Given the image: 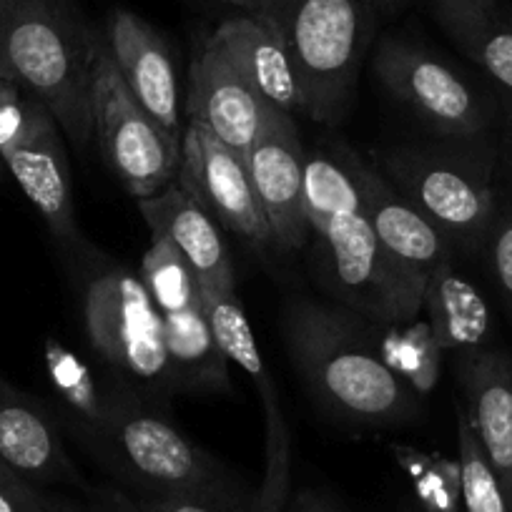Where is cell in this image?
<instances>
[{
  "mask_svg": "<svg viewBox=\"0 0 512 512\" xmlns=\"http://www.w3.org/2000/svg\"><path fill=\"white\" fill-rule=\"evenodd\" d=\"M93 136L111 174L136 201L176 181L181 139L166 131L128 91L106 38L98 41L93 63Z\"/></svg>",
  "mask_w": 512,
  "mask_h": 512,
  "instance_id": "9c48e42d",
  "label": "cell"
},
{
  "mask_svg": "<svg viewBox=\"0 0 512 512\" xmlns=\"http://www.w3.org/2000/svg\"><path fill=\"white\" fill-rule=\"evenodd\" d=\"M88 455L136 500L199 497L229 507H251L254 495L221 462L189 440L169 415L154 410L108 377L103 427Z\"/></svg>",
  "mask_w": 512,
  "mask_h": 512,
  "instance_id": "3957f363",
  "label": "cell"
},
{
  "mask_svg": "<svg viewBox=\"0 0 512 512\" xmlns=\"http://www.w3.org/2000/svg\"><path fill=\"white\" fill-rule=\"evenodd\" d=\"M13 181L21 186L33 209L46 221L53 239L66 249V254L81 249L83 241L78 231L76 204H73V184L68 171L63 131L56 121H48L33 136L13 149L0 154Z\"/></svg>",
  "mask_w": 512,
  "mask_h": 512,
  "instance_id": "ac0fdd59",
  "label": "cell"
},
{
  "mask_svg": "<svg viewBox=\"0 0 512 512\" xmlns=\"http://www.w3.org/2000/svg\"><path fill=\"white\" fill-rule=\"evenodd\" d=\"M106 46L136 101L181 139L179 73L164 36L134 11L113 8L106 23Z\"/></svg>",
  "mask_w": 512,
  "mask_h": 512,
  "instance_id": "4fadbf2b",
  "label": "cell"
},
{
  "mask_svg": "<svg viewBox=\"0 0 512 512\" xmlns=\"http://www.w3.org/2000/svg\"><path fill=\"white\" fill-rule=\"evenodd\" d=\"M377 171L452 241L457 254L482 256L500 191L497 134L390 146L377 154Z\"/></svg>",
  "mask_w": 512,
  "mask_h": 512,
  "instance_id": "8992f818",
  "label": "cell"
},
{
  "mask_svg": "<svg viewBox=\"0 0 512 512\" xmlns=\"http://www.w3.org/2000/svg\"><path fill=\"white\" fill-rule=\"evenodd\" d=\"M287 512H344L329 495L317 490H302L292 495Z\"/></svg>",
  "mask_w": 512,
  "mask_h": 512,
  "instance_id": "d6a6232c",
  "label": "cell"
},
{
  "mask_svg": "<svg viewBox=\"0 0 512 512\" xmlns=\"http://www.w3.org/2000/svg\"><path fill=\"white\" fill-rule=\"evenodd\" d=\"M98 41L71 0H11L0 73L43 103L81 149L93 139Z\"/></svg>",
  "mask_w": 512,
  "mask_h": 512,
  "instance_id": "5b68a950",
  "label": "cell"
},
{
  "mask_svg": "<svg viewBox=\"0 0 512 512\" xmlns=\"http://www.w3.org/2000/svg\"><path fill=\"white\" fill-rule=\"evenodd\" d=\"M246 164L272 231V241L282 249H302L312 236L304 211L307 151L292 113L279 111L269 103L264 106L262 123Z\"/></svg>",
  "mask_w": 512,
  "mask_h": 512,
  "instance_id": "7c38bea8",
  "label": "cell"
},
{
  "mask_svg": "<svg viewBox=\"0 0 512 512\" xmlns=\"http://www.w3.org/2000/svg\"><path fill=\"white\" fill-rule=\"evenodd\" d=\"M374 327L342 304L312 299H294L284 314L294 367L324 412L349 425H407L420 417V395L387 364Z\"/></svg>",
  "mask_w": 512,
  "mask_h": 512,
  "instance_id": "7a4b0ae2",
  "label": "cell"
},
{
  "mask_svg": "<svg viewBox=\"0 0 512 512\" xmlns=\"http://www.w3.org/2000/svg\"><path fill=\"white\" fill-rule=\"evenodd\" d=\"M48 384L53 392V417L61 425L63 435L76 437L78 445L88 452L103 427L108 405V374L96 372L83 357L58 339H48L43 349Z\"/></svg>",
  "mask_w": 512,
  "mask_h": 512,
  "instance_id": "7402d4cb",
  "label": "cell"
},
{
  "mask_svg": "<svg viewBox=\"0 0 512 512\" xmlns=\"http://www.w3.org/2000/svg\"><path fill=\"white\" fill-rule=\"evenodd\" d=\"M497 88L500 98V126H497V146H500V176H505L502 189L512 191V91Z\"/></svg>",
  "mask_w": 512,
  "mask_h": 512,
  "instance_id": "4dcf8cb0",
  "label": "cell"
},
{
  "mask_svg": "<svg viewBox=\"0 0 512 512\" xmlns=\"http://www.w3.org/2000/svg\"><path fill=\"white\" fill-rule=\"evenodd\" d=\"M88 512H139L136 500L126 492L118 490H98L91 495Z\"/></svg>",
  "mask_w": 512,
  "mask_h": 512,
  "instance_id": "1f68e13d",
  "label": "cell"
},
{
  "mask_svg": "<svg viewBox=\"0 0 512 512\" xmlns=\"http://www.w3.org/2000/svg\"><path fill=\"white\" fill-rule=\"evenodd\" d=\"M139 211L151 234L171 241L189 262L201 289L236 292V274L219 221L179 181L149 199H139Z\"/></svg>",
  "mask_w": 512,
  "mask_h": 512,
  "instance_id": "d6986e66",
  "label": "cell"
},
{
  "mask_svg": "<svg viewBox=\"0 0 512 512\" xmlns=\"http://www.w3.org/2000/svg\"><path fill=\"white\" fill-rule=\"evenodd\" d=\"M264 106L267 103L246 83L239 68L206 38L189 71V118L204 123L216 139L246 159L262 123Z\"/></svg>",
  "mask_w": 512,
  "mask_h": 512,
  "instance_id": "e0dca14e",
  "label": "cell"
},
{
  "mask_svg": "<svg viewBox=\"0 0 512 512\" xmlns=\"http://www.w3.org/2000/svg\"><path fill=\"white\" fill-rule=\"evenodd\" d=\"M437 26L495 86L512 91V11L505 0H427Z\"/></svg>",
  "mask_w": 512,
  "mask_h": 512,
  "instance_id": "44dd1931",
  "label": "cell"
},
{
  "mask_svg": "<svg viewBox=\"0 0 512 512\" xmlns=\"http://www.w3.org/2000/svg\"><path fill=\"white\" fill-rule=\"evenodd\" d=\"M457 462L465 512H510L500 480L462 407H457Z\"/></svg>",
  "mask_w": 512,
  "mask_h": 512,
  "instance_id": "484cf974",
  "label": "cell"
},
{
  "mask_svg": "<svg viewBox=\"0 0 512 512\" xmlns=\"http://www.w3.org/2000/svg\"><path fill=\"white\" fill-rule=\"evenodd\" d=\"M139 277L161 317L186 312L201 302L199 282L189 262L164 236L151 234V246L141 256Z\"/></svg>",
  "mask_w": 512,
  "mask_h": 512,
  "instance_id": "d4e9b609",
  "label": "cell"
},
{
  "mask_svg": "<svg viewBox=\"0 0 512 512\" xmlns=\"http://www.w3.org/2000/svg\"><path fill=\"white\" fill-rule=\"evenodd\" d=\"M48 121L56 118L46 111V106L38 103L21 83L0 73V154L26 141Z\"/></svg>",
  "mask_w": 512,
  "mask_h": 512,
  "instance_id": "4316f807",
  "label": "cell"
},
{
  "mask_svg": "<svg viewBox=\"0 0 512 512\" xmlns=\"http://www.w3.org/2000/svg\"><path fill=\"white\" fill-rule=\"evenodd\" d=\"M259 18L287 46L302 93V113L319 123L342 121L377 33L369 0H272Z\"/></svg>",
  "mask_w": 512,
  "mask_h": 512,
  "instance_id": "52a82bcc",
  "label": "cell"
},
{
  "mask_svg": "<svg viewBox=\"0 0 512 512\" xmlns=\"http://www.w3.org/2000/svg\"><path fill=\"white\" fill-rule=\"evenodd\" d=\"M78 287L83 332L103 372L141 402L169 415L179 395L164 344V319L139 272L86 244L68 254Z\"/></svg>",
  "mask_w": 512,
  "mask_h": 512,
  "instance_id": "277c9868",
  "label": "cell"
},
{
  "mask_svg": "<svg viewBox=\"0 0 512 512\" xmlns=\"http://www.w3.org/2000/svg\"><path fill=\"white\" fill-rule=\"evenodd\" d=\"M374 76L384 93L435 139H477L497 134V88L477 86L452 63L410 38L387 36L374 53Z\"/></svg>",
  "mask_w": 512,
  "mask_h": 512,
  "instance_id": "ba28073f",
  "label": "cell"
},
{
  "mask_svg": "<svg viewBox=\"0 0 512 512\" xmlns=\"http://www.w3.org/2000/svg\"><path fill=\"white\" fill-rule=\"evenodd\" d=\"M161 319H164V344L176 390L209 392V395L231 392V362L216 342L204 304L199 302L186 312Z\"/></svg>",
  "mask_w": 512,
  "mask_h": 512,
  "instance_id": "cb8c5ba5",
  "label": "cell"
},
{
  "mask_svg": "<svg viewBox=\"0 0 512 512\" xmlns=\"http://www.w3.org/2000/svg\"><path fill=\"white\" fill-rule=\"evenodd\" d=\"M462 410L500 480L512 512V357L482 347L457 352Z\"/></svg>",
  "mask_w": 512,
  "mask_h": 512,
  "instance_id": "9a60e30c",
  "label": "cell"
},
{
  "mask_svg": "<svg viewBox=\"0 0 512 512\" xmlns=\"http://www.w3.org/2000/svg\"><path fill=\"white\" fill-rule=\"evenodd\" d=\"M0 512H88V505L18 475L0 460Z\"/></svg>",
  "mask_w": 512,
  "mask_h": 512,
  "instance_id": "f1b7e54d",
  "label": "cell"
},
{
  "mask_svg": "<svg viewBox=\"0 0 512 512\" xmlns=\"http://www.w3.org/2000/svg\"><path fill=\"white\" fill-rule=\"evenodd\" d=\"M136 500V497H134ZM139 512H254L251 507H229L199 497H161V500H136Z\"/></svg>",
  "mask_w": 512,
  "mask_h": 512,
  "instance_id": "f546056e",
  "label": "cell"
},
{
  "mask_svg": "<svg viewBox=\"0 0 512 512\" xmlns=\"http://www.w3.org/2000/svg\"><path fill=\"white\" fill-rule=\"evenodd\" d=\"M209 38L239 68L264 103L292 116L302 113L297 73L289 61L287 46L272 23L241 13L226 18Z\"/></svg>",
  "mask_w": 512,
  "mask_h": 512,
  "instance_id": "ffe728a7",
  "label": "cell"
},
{
  "mask_svg": "<svg viewBox=\"0 0 512 512\" xmlns=\"http://www.w3.org/2000/svg\"><path fill=\"white\" fill-rule=\"evenodd\" d=\"M176 181L219 221L221 229L254 246L274 244L246 159L194 118L181 134Z\"/></svg>",
  "mask_w": 512,
  "mask_h": 512,
  "instance_id": "8fae6325",
  "label": "cell"
},
{
  "mask_svg": "<svg viewBox=\"0 0 512 512\" xmlns=\"http://www.w3.org/2000/svg\"><path fill=\"white\" fill-rule=\"evenodd\" d=\"M219 3H226V6L239 8V11L246 13V16H262V13L269 8V3H272V0H219Z\"/></svg>",
  "mask_w": 512,
  "mask_h": 512,
  "instance_id": "836d02e7",
  "label": "cell"
},
{
  "mask_svg": "<svg viewBox=\"0 0 512 512\" xmlns=\"http://www.w3.org/2000/svg\"><path fill=\"white\" fill-rule=\"evenodd\" d=\"M374 6V11H400V8L410 6V3H415V0H369Z\"/></svg>",
  "mask_w": 512,
  "mask_h": 512,
  "instance_id": "e575fe53",
  "label": "cell"
},
{
  "mask_svg": "<svg viewBox=\"0 0 512 512\" xmlns=\"http://www.w3.org/2000/svg\"><path fill=\"white\" fill-rule=\"evenodd\" d=\"M199 294L216 342L224 349L229 362L249 377L264 410V477L259 490L254 492L251 510L287 512L292 500V435H289L287 412L277 382L269 374L254 329L236 292L199 287Z\"/></svg>",
  "mask_w": 512,
  "mask_h": 512,
  "instance_id": "30bf717a",
  "label": "cell"
},
{
  "mask_svg": "<svg viewBox=\"0 0 512 512\" xmlns=\"http://www.w3.org/2000/svg\"><path fill=\"white\" fill-rule=\"evenodd\" d=\"M354 176H357L364 211L379 244L390 251L397 262L425 279L437 269L455 264L457 251L452 241L374 166L354 156Z\"/></svg>",
  "mask_w": 512,
  "mask_h": 512,
  "instance_id": "2e32d148",
  "label": "cell"
},
{
  "mask_svg": "<svg viewBox=\"0 0 512 512\" xmlns=\"http://www.w3.org/2000/svg\"><path fill=\"white\" fill-rule=\"evenodd\" d=\"M490 277L512 319V191H497V209L482 249Z\"/></svg>",
  "mask_w": 512,
  "mask_h": 512,
  "instance_id": "83f0119b",
  "label": "cell"
},
{
  "mask_svg": "<svg viewBox=\"0 0 512 512\" xmlns=\"http://www.w3.org/2000/svg\"><path fill=\"white\" fill-rule=\"evenodd\" d=\"M0 460L38 485L86 487L51 407L0 374Z\"/></svg>",
  "mask_w": 512,
  "mask_h": 512,
  "instance_id": "5bb4252c",
  "label": "cell"
},
{
  "mask_svg": "<svg viewBox=\"0 0 512 512\" xmlns=\"http://www.w3.org/2000/svg\"><path fill=\"white\" fill-rule=\"evenodd\" d=\"M304 211L319 246L324 287L342 307L377 327L422 314L427 279L379 244L364 211L349 151H307Z\"/></svg>",
  "mask_w": 512,
  "mask_h": 512,
  "instance_id": "6da1fadb",
  "label": "cell"
},
{
  "mask_svg": "<svg viewBox=\"0 0 512 512\" xmlns=\"http://www.w3.org/2000/svg\"><path fill=\"white\" fill-rule=\"evenodd\" d=\"M422 312L427 314V329L442 352L490 347V304L470 279L457 272L455 264L427 277Z\"/></svg>",
  "mask_w": 512,
  "mask_h": 512,
  "instance_id": "603a6c76",
  "label": "cell"
},
{
  "mask_svg": "<svg viewBox=\"0 0 512 512\" xmlns=\"http://www.w3.org/2000/svg\"><path fill=\"white\" fill-rule=\"evenodd\" d=\"M8 13H11V0H0V56H3V43H6Z\"/></svg>",
  "mask_w": 512,
  "mask_h": 512,
  "instance_id": "d590c367",
  "label": "cell"
}]
</instances>
